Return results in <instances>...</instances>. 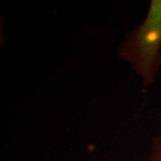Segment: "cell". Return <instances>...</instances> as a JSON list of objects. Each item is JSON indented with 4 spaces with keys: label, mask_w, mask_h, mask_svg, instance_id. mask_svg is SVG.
<instances>
[{
    "label": "cell",
    "mask_w": 161,
    "mask_h": 161,
    "mask_svg": "<svg viewBox=\"0 0 161 161\" xmlns=\"http://www.w3.org/2000/svg\"><path fill=\"white\" fill-rule=\"evenodd\" d=\"M161 45V0L151 2L144 23L139 27L130 47V56L141 75L147 80L158 63Z\"/></svg>",
    "instance_id": "obj_1"
},
{
    "label": "cell",
    "mask_w": 161,
    "mask_h": 161,
    "mask_svg": "<svg viewBox=\"0 0 161 161\" xmlns=\"http://www.w3.org/2000/svg\"><path fill=\"white\" fill-rule=\"evenodd\" d=\"M155 161H161V152L158 154V158H156Z\"/></svg>",
    "instance_id": "obj_2"
}]
</instances>
